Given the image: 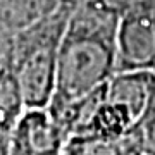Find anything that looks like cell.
Segmentation results:
<instances>
[{"label":"cell","mask_w":155,"mask_h":155,"mask_svg":"<svg viewBox=\"0 0 155 155\" xmlns=\"http://www.w3.org/2000/svg\"><path fill=\"white\" fill-rule=\"evenodd\" d=\"M117 17L88 0H78L64 29L57 57L55 91L48 109L84 100L116 72Z\"/></svg>","instance_id":"cell-1"},{"label":"cell","mask_w":155,"mask_h":155,"mask_svg":"<svg viewBox=\"0 0 155 155\" xmlns=\"http://www.w3.org/2000/svg\"><path fill=\"white\" fill-rule=\"evenodd\" d=\"M88 2H91L98 9L109 12V14H112L114 17L119 19L121 16L138 9L141 5H147V4L153 2V0H88Z\"/></svg>","instance_id":"cell-8"},{"label":"cell","mask_w":155,"mask_h":155,"mask_svg":"<svg viewBox=\"0 0 155 155\" xmlns=\"http://www.w3.org/2000/svg\"><path fill=\"white\" fill-rule=\"evenodd\" d=\"M62 155H148L138 129L119 138H97V136H71Z\"/></svg>","instance_id":"cell-6"},{"label":"cell","mask_w":155,"mask_h":155,"mask_svg":"<svg viewBox=\"0 0 155 155\" xmlns=\"http://www.w3.org/2000/svg\"><path fill=\"white\" fill-rule=\"evenodd\" d=\"M67 140L48 109H26L9 134L7 155H62Z\"/></svg>","instance_id":"cell-4"},{"label":"cell","mask_w":155,"mask_h":155,"mask_svg":"<svg viewBox=\"0 0 155 155\" xmlns=\"http://www.w3.org/2000/svg\"><path fill=\"white\" fill-rule=\"evenodd\" d=\"M105 98L122 105L133 116L136 126L148 116L155 104V72L126 71L114 72L102 86Z\"/></svg>","instance_id":"cell-5"},{"label":"cell","mask_w":155,"mask_h":155,"mask_svg":"<svg viewBox=\"0 0 155 155\" xmlns=\"http://www.w3.org/2000/svg\"><path fill=\"white\" fill-rule=\"evenodd\" d=\"M76 2L57 0L52 9L12 36L7 66L19 83L26 109H47L52 102L59 47Z\"/></svg>","instance_id":"cell-2"},{"label":"cell","mask_w":155,"mask_h":155,"mask_svg":"<svg viewBox=\"0 0 155 155\" xmlns=\"http://www.w3.org/2000/svg\"><path fill=\"white\" fill-rule=\"evenodd\" d=\"M155 72V0L117 19L116 72Z\"/></svg>","instance_id":"cell-3"},{"label":"cell","mask_w":155,"mask_h":155,"mask_svg":"<svg viewBox=\"0 0 155 155\" xmlns=\"http://www.w3.org/2000/svg\"><path fill=\"white\" fill-rule=\"evenodd\" d=\"M26 110L24 98L11 67H0V131L11 133L22 112Z\"/></svg>","instance_id":"cell-7"}]
</instances>
